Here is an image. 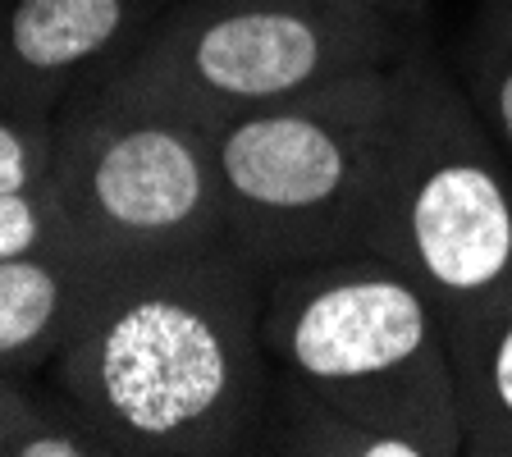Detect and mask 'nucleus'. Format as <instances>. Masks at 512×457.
Here are the masks:
<instances>
[{
    "label": "nucleus",
    "mask_w": 512,
    "mask_h": 457,
    "mask_svg": "<svg viewBox=\"0 0 512 457\" xmlns=\"http://www.w3.org/2000/svg\"><path fill=\"white\" fill-rule=\"evenodd\" d=\"M266 279L234 243L115 261L51 362L60 394L115 453H256L275 375Z\"/></svg>",
    "instance_id": "obj_1"
},
{
    "label": "nucleus",
    "mask_w": 512,
    "mask_h": 457,
    "mask_svg": "<svg viewBox=\"0 0 512 457\" xmlns=\"http://www.w3.org/2000/svg\"><path fill=\"white\" fill-rule=\"evenodd\" d=\"M261 343L279 375L416 457H458L444 311L426 284L380 252L298 261L266 279Z\"/></svg>",
    "instance_id": "obj_2"
},
{
    "label": "nucleus",
    "mask_w": 512,
    "mask_h": 457,
    "mask_svg": "<svg viewBox=\"0 0 512 457\" xmlns=\"http://www.w3.org/2000/svg\"><path fill=\"white\" fill-rule=\"evenodd\" d=\"M394 64L352 69L211 128L229 243L252 266L275 275L298 261L371 252L398 96Z\"/></svg>",
    "instance_id": "obj_3"
},
{
    "label": "nucleus",
    "mask_w": 512,
    "mask_h": 457,
    "mask_svg": "<svg viewBox=\"0 0 512 457\" xmlns=\"http://www.w3.org/2000/svg\"><path fill=\"white\" fill-rule=\"evenodd\" d=\"M394 83L371 252L412 270L448 320L512 288V160L430 37L394 64Z\"/></svg>",
    "instance_id": "obj_4"
},
{
    "label": "nucleus",
    "mask_w": 512,
    "mask_h": 457,
    "mask_svg": "<svg viewBox=\"0 0 512 457\" xmlns=\"http://www.w3.org/2000/svg\"><path fill=\"white\" fill-rule=\"evenodd\" d=\"M426 32L343 10L334 0H179L96 92L179 110L215 128L279 106L352 69L407 55Z\"/></svg>",
    "instance_id": "obj_5"
},
{
    "label": "nucleus",
    "mask_w": 512,
    "mask_h": 457,
    "mask_svg": "<svg viewBox=\"0 0 512 457\" xmlns=\"http://www.w3.org/2000/svg\"><path fill=\"white\" fill-rule=\"evenodd\" d=\"M74 238L110 261L229 243L211 128L179 110L87 92L55 119L46 174Z\"/></svg>",
    "instance_id": "obj_6"
},
{
    "label": "nucleus",
    "mask_w": 512,
    "mask_h": 457,
    "mask_svg": "<svg viewBox=\"0 0 512 457\" xmlns=\"http://www.w3.org/2000/svg\"><path fill=\"white\" fill-rule=\"evenodd\" d=\"M160 0H10L0 23V106L60 119L138 51Z\"/></svg>",
    "instance_id": "obj_7"
},
{
    "label": "nucleus",
    "mask_w": 512,
    "mask_h": 457,
    "mask_svg": "<svg viewBox=\"0 0 512 457\" xmlns=\"http://www.w3.org/2000/svg\"><path fill=\"white\" fill-rule=\"evenodd\" d=\"M110 266V256L83 243L0 261V375L23 380L51 366Z\"/></svg>",
    "instance_id": "obj_8"
},
{
    "label": "nucleus",
    "mask_w": 512,
    "mask_h": 457,
    "mask_svg": "<svg viewBox=\"0 0 512 457\" xmlns=\"http://www.w3.org/2000/svg\"><path fill=\"white\" fill-rule=\"evenodd\" d=\"M462 453L512 457V288L444 320Z\"/></svg>",
    "instance_id": "obj_9"
},
{
    "label": "nucleus",
    "mask_w": 512,
    "mask_h": 457,
    "mask_svg": "<svg viewBox=\"0 0 512 457\" xmlns=\"http://www.w3.org/2000/svg\"><path fill=\"white\" fill-rule=\"evenodd\" d=\"M256 453L288 457H416L412 444L352 421L288 375H270V403Z\"/></svg>",
    "instance_id": "obj_10"
},
{
    "label": "nucleus",
    "mask_w": 512,
    "mask_h": 457,
    "mask_svg": "<svg viewBox=\"0 0 512 457\" xmlns=\"http://www.w3.org/2000/svg\"><path fill=\"white\" fill-rule=\"evenodd\" d=\"M462 87L512 160V0H480L462 46Z\"/></svg>",
    "instance_id": "obj_11"
},
{
    "label": "nucleus",
    "mask_w": 512,
    "mask_h": 457,
    "mask_svg": "<svg viewBox=\"0 0 512 457\" xmlns=\"http://www.w3.org/2000/svg\"><path fill=\"white\" fill-rule=\"evenodd\" d=\"M0 457H119L101 430L60 394V407L32 403L10 435L0 439Z\"/></svg>",
    "instance_id": "obj_12"
},
{
    "label": "nucleus",
    "mask_w": 512,
    "mask_h": 457,
    "mask_svg": "<svg viewBox=\"0 0 512 457\" xmlns=\"http://www.w3.org/2000/svg\"><path fill=\"white\" fill-rule=\"evenodd\" d=\"M60 243H78V238L69 229V220H64V206L51 192V183L0 192V261L46 252V247Z\"/></svg>",
    "instance_id": "obj_13"
},
{
    "label": "nucleus",
    "mask_w": 512,
    "mask_h": 457,
    "mask_svg": "<svg viewBox=\"0 0 512 457\" xmlns=\"http://www.w3.org/2000/svg\"><path fill=\"white\" fill-rule=\"evenodd\" d=\"M55 156V119L0 106V192L46 183Z\"/></svg>",
    "instance_id": "obj_14"
},
{
    "label": "nucleus",
    "mask_w": 512,
    "mask_h": 457,
    "mask_svg": "<svg viewBox=\"0 0 512 457\" xmlns=\"http://www.w3.org/2000/svg\"><path fill=\"white\" fill-rule=\"evenodd\" d=\"M334 5L371 14V19H384V23H398L407 32H426V14H430V0H334Z\"/></svg>",
    "instance_id": "obj_15"
},
{
    "label": "nucleus",
    "mask_w": 512,
    "mask_h": 457,
    "mask_svg": "<svg viewBox=\"0 0 512 457\" xmlns=\"http://www.w3.org/2000/svg\"><path fill=\"white\" fill-rule=\"evenodd\" d=\"M32 403H37V398H32L19 380H10V375H0V439L10 435V430L19 426L23 416L32 412Z\"/></svg>",
    "instance_id": "obj_16"
},
{
    "label": "nucleus",
    "mask_w": 512,
    "mask_h": 457,
    "mask_svg": "<svg viewBox=\"0 0 512 457\" xmlns=\"http://www.w3.org/2000/svg\"><path fill=\"white\" fill-rule=\"evenodd\" d=\"M5 5H10V0H0V23H5Z\"/></svg>",
    "instance_id": "obj_17"
}]
</instances>
